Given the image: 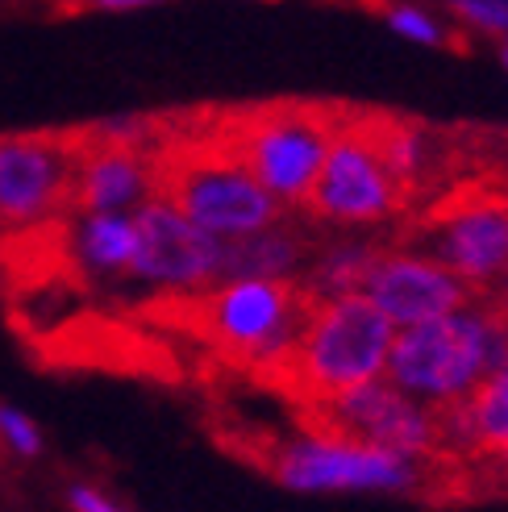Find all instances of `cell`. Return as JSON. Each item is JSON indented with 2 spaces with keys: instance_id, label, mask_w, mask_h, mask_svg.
<instances>
[{
  "instance_id": "1",
  "label": "cell",
  "mask_w": 508,
  "mask_h": 512,
  "mask_svg": "<svg viewBox=\"0 0 508 512\" xmlns=\"http://www.w3.org/2000/svg\"><path fill=\"white\" fill-rule=\"evenodd\" d=\"M317 292L292 275L225 279L217 288L175 292L142 304V317L159 329L209 346L217 363L250 371L263 358L288 350L317 309Z\"/></svg>"
},
{
  "instance_id": "2",
  "label": "cell",
  "mask_w": 508,
  "mask_h": 512,
  "mask_svg": "<svg viewBox=\"0 0 508 512\" xmlns=\"http://www.w3.org/2000/svg\"><path fill=\"white\" fill-rule=\"evenodd\" d=\"M146 196L171 204L217 238H242L284 217L279 200L200 130L196 113L155 117L146 150Z\"/></svg>"
},
{
  "instance_id": "3",
  "label": "cell",
  "mask_w": 508,
  "mask_h": 512,
  "mask_svg": "<svg viewBox=\"0 0 508 512\" xmlns=\"http://www.w3.org/2000/svg\"><path fill=\"white\" fill-rule=\"evenodd\" d=\"M396 325L384 309L363 292L321 296L300 338L263 363H254L246 375L275 392L288 408L338 396L354 383H367L384 371Z\"/></svg>"
},
{
  "instance_id": "4",
  "label": "cell",
  "mask_w": 508,
  "mask_h": 512,
  "mask_svg": "<svg viewBox=\"0 0 508 512\" xmlns=\"http://www.w3.org/2000/svg\"><path fill=\"white\" fill-rule=\"evenodd\" d=\"M350 105L338 100H267L238 109H196L205 130L275 200L300 204Z\"/></svg>"
},
{
  "instance_id": "5",
  "label": "cell",
  "mask_w": 508,
  "mask_h": 512,
  "mask_svg": "<svg viewBox=\"0 0 508 512\" xmlns=\"http://www.w3.org/2000/svg\"><path fill=\"white\" fill-rule=\"evenodd\" d=\"M508 358V329L492 317L484 300H471L467 309L404 325V334H392L384 375L400 392L425 400H454L488 371Z\"/></svg>"
},
{
  "instance_id": "6",
  "label": "cell",
  "mask_w": 508,
  "mask_h": 512,
  "mask_svg": "<svg viewBox=\"0 0 508 512\" xmlns=\"http://www.w3.org/2000/svg\"><path fill=\"white\" fill-rule=\"evenodd\" d=\"M292 417L300 433H313V438H329V442H350V446H371L392 454H446L434 404H417L384 375L354 383V388L338 396L300 404L292 408Z\"/></svg>"
},
{
  "instance_id": "7",
  "label": "cell",
  "mask_w": 508,
  "mask_h": 512,
  "mask_svg": "<svg viewBox=\"0 0 508 512\" xmlns=\"http://www.w3.org/2000/svg\"><path fill=\"white\" fill-rule=\"evenodd\" d=\"M300 209L321 221H384L413 209L384 159L379 142V109H354L338 125L325 159L304 192Z\"/></svg>"
},
{
  "instance_id": "8",
  "label": "cell",
  "mask_w": 508,
  "mask_h": 512,
  "mask_svg": "<svg viewBox=\"0 0 508 512\" xmlns=\"http://www.w3.org/2000/svg\"><path fill=\"white\" fill-rule=\"evenodd\" d=\"M75 130L0 134V234L71 213Z\"/></svg>"
},
{
  "instance_id": "9",
  "label": "cell",
  "mask_w": 508,
  "mask_h": 512,
  "mask_svg": "<svg viewBox=\"0 0 508 512\" xmlns=\"http://www.w3.org/2000/svg\"><path fill=\"white\" fill-rule=\"evenodd\" d=\"M421 238L463 284L488 292L508 267V200L488 192L450 196L421 221Z\"/></svg>"
},
{
  "instance_id": "10",
  "label": "cell",
  "mask_w": 508,
  "mask_h": 512,
  "mask_svg": "<svg viewBox=\"0 0 508 512\" xmlns=\"http://www.w3.org/2000/svg\"><path fill=\"white\" fill-rule=\"evenodd\" d=\"M221 238L150 196L134 217V259L125 275L171 288H200L217 279Z\"/></svg>"
},
{
  "instance_id": "11",
  "label": "cell",
  "mask_w": 508,
  "mask_h": 512,
  "mask_svg": "<svg viewBox=\"0 0 508 512\" xmlns=\"http://www.w3.org/2000/svg\"><path fill=\"white\" fill-rule=\"evenodd\" d=\"M363 296H371L392 325H417L429 317L459 313L479 296L438 259H417V254H375L367 267Z\"/></svg>"
},
{
  "instance_id": "12",
  "label": "cell",
  "mask_w": 508,
  "mask_h": 512,
  "mask_svg": "<svg viewBox=\"0 0 508 512\" xmlns=\"http://www.w3.org/2000/svg\"><path fill=\"white\" fill-rule=\"evenodd\" d=\"M438 429L446 454H500L508 446V358L454 400H438Z\"/></svg>"
},
{
  "instance_id": "13",
  "label": "cell",
  "mask_w": 508,
  "mask_h": 512,
  "mask_svg": "<svg viewBox=\"0 0 508 512\" xmlns=\"http://www.w3.org/2000/svg\"><path fill=\"white\" fill-rule=\"evenodd\" d=\"M300 234L296 229H279L263 225L254 234H242L234 242H221V259H217V279H267V275H288L300 259Z\"/></svg>"
},
{
  "instance_id": "14",
  "label": "cell",
  "mask_w": 508,
  "mask_h": 512,
  "mask_svg": "<svg viewBox=\"0 0 508 512\" xmlns=\"http://www.w3.org/2000/svg\"><path fill=\"white\" fill-rule=\"evenodd\" d=\"M75 259L84 271H130L134 259V221L117 213H84L80 225H71Z\"/></svg>"
},
{
  "instance_id": "15",
  "label": "cell",
  "mask_w": 508,
  "mask_h": 512,
  "mask_svg": "<svg viewBox=\"0 0 508 512\" xmlns=\"http://www.w3.org/2000/svg\"><path fill=\"white\" fill-rule=\"evenodd\" d=\"M0 442H9L17 454H38V429L30 417L13 413V408H0Z\"/></svg>"
},
{
  "instance_id": "16",
  "label": "cell",
  "mask_w": 508,
  "mask_h": 512,
  "mask_svg": "<svg viewBox=\"0 0 508 512\" xmlns=\"http://www.w3.org/2000/svg\"><path fill=\"white\" fill-rule=\"evenodd\" d=\"M454 9L467 13L479 25H492V30H508V5L504 0H454Z\"/></svg>"
},
{
  "instance_id": "17",
  "label": "cell",
  "mask_w": 508,
  "mask_h": 512,
  "mask_svg": "<svg viewBox=\"0 0 508 512\" xmlns=\"http://www.w3.org/2000/svg\"><path fill=\"white\" fill-rule=\"evenodd\" d=\"M392 25L400 34L417 38V42H438V25L429 21L425 13H417V9H392Z\"/></svg>"
},
{
  "instance_id": "18",
  "label": "cell",
  "mask_w": 508,
  "mask_h": 512,
  "mask_svg": "<svg viewBox=\"0 0 508 512\" xmlns=\"http://www.w3.org/2000/svg\"><path fill=\"white\" fill-rule=\"evenodd\" d=\"M479 300H484L488 309H492V317L508 329V267H504V275L496 279V284H492L488 292H479Z\"/></svg>"
},
{
  "instance_id": "19",
  "label": "cell",
  "mask_w": 508,
  "mask_h": 512,
  "mask_svg": "<svg viewBox=\"0 0 508 512\" xmlns=\"http://www.w3.org/2000/svg\"><path fill=\"white\" fill-rule=\"evenodd\" d=\"M71 508L75 512H121V508H113L100 492H92V488H75L71 492Z\"/></svg>"
},
{
  "instance_id": "20",
  "label": "cell",
  "mask_w": 508,
  "mask_h": 512,
  "mask_svg": "<svg viewBox=\"0 0 508 512\" xmlns=\"http://www.w3.org/2000/svg\"><path fill=\"white\" fill-rule=\"evenodd\" d=\"M84 5H92V9H138V5H150V0H75L67 9H84Z\"/></svg>"
},
{
  "instance_id": "21",
  "label": "cell",
  "mask_w": 508,
  "mask_h": 512,
  "mask_svg": "<svg viewBox=\"0 0 508 512\" xmlns=\"http://www.w3.org/2000/svg\"><path fill=\"white\" fill-rule=\"evenodd\" d=\"M504 63H508V46H504Z\"/></svg>"
}]
</instances>
